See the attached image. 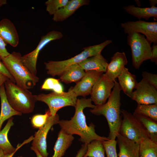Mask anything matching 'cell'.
<instances>
[{"label": "cell", "instance_id": "obj_1", "mask_svg": "<svg viewBox=\"0 0 157 157\" xmlns=\"http://www.w3.org/2000/svg\"><path fill=\"white\" fill-rule=\"evenodd\" d=\"M92 101L90 98L77 99L73 116L69 120H59L58 123L61 129L69 134L78 135L80 141L87 145L95 140L102 141L109 140L108 137L101 136L96 133L95 126L93 123H91L89 126L86 124L83 111L86 108L94 107L95 105L92 104Z\"/></svg>", "mask_w": 157, "mask_h": 157}, {"label": "cell", "instance_id": "obj_2", "mask_svg": "<svg viewBox=\"0 0 157 157\" xmlns=\"http://www.w3.org/2000/svg\"><path fill=\"white\" fill-rule=\"evenodd\" d=\"M113 89L107 102L105 104L95 105L90 112L97 115H103L106 118L109 129V139L115 140L119 133L122 121L120 110L121 106L120 91L121 90L118 83L116 81Z\"/></svg>", "mask_w": 157, "mask_h": 157}, {"label": "cell", "instance_id": "obj_3", "mask_svg": "<svg viewBox=\"0 0 157 157\" xmlns=\"http://www.w3.org/2000/svg\"><path fill=\"white\" fill-rule=\"evenodd\" d=\"M21 54L14 51L2 58L1 60L14 78L19 86L26 89L33 88L39 81V78L32 73L23 64Z\"/></svg>", "mask_w": 157, "mask_h": 157}, {"label": "cell", "instance_id": "obj_4", "mask_svg": "<svg viewBox=\"0 0 157 157\" xmlns=\"http://www.w3.org/2000/svg\"><path fill=\"white\" fill-rule=\"evenodd\" d=\"M4 84L7 100L14 110L22 114L33 112L37 101V95L33 94L28 90L19 86L9 79Z\"/></svg>", "mask_w": 157, "mask_h": 157}, {"label": "cell", "instance_id": "obj_5", "mask_svg": "<svg viewBox=\"0 0 157 157\" xmlns=\"http://www.w3.org/2000/svg\"><path fill=\"white\" fill-rule=\"evenodd\" d=\"M111 40H106L97 45L84 48L79 54L69 59L62 61H49L44 63L47 74L54 77L60 76L68 67L74 64H78L86 59L101 53L107 45L112 43Z\"/></svg>", "mask_w": 157, "mask_h": 157}, {"label": "cell", "instance_id": "obj_6", "mask_svg": "<svg viewBox=\"0 0 157 157\" xmlns=\"http://www.w3.org/2000/svg\"><path fill=\"white\" fill-rule=\"evenodd\" d=\"M128 34L127 42L131 50L132 65L138 69L144 61L151 59V44L143 34L137 32Z\"/></svg>", "mask_w": 157, "mask_h": 157}, {"label": "cell", "instance_id": "obj_7", "mask_svg": "<svg viewBox=\"0 0 157 157\" xmlns=\"http://www.w3.org/2000/svg\"><path fill=\"white\" fill-rule=\"evenodd\" d=\"M121 112L123 119L119 134L139 144L144 139L149 138L145 128L133 114L123 109Z\"/></svg>", "mask_w": 157, "mask_h": 157}, {"label": "cell", "instance_id": "obj_8", "mask_svg": "<svg viewBox=\"0 0 157 157\" xmlns=\"http://www.w3.org/2000/svg\"><path fill=\"white\" fill-rule=\"evenodd\" d=\"M77 96L69 89L67 92L58 93L53 92L48 94L41 93L37 95V101L45 103L48 106L51 116H54L62 108L75 106Z\"/></svg>", "mask_w": 157, "mask_h": 157}, {"label": "cell", "instance_id": "obj_9", "mask_svg": "<svg viewBox=\"0 0 157 157\" xmlns=\"http://www.w3.org/2000/svg\"><path fill=\"white\" fill-rule=\"evenodd\" d=\"M63 33L55 30L49 32L45 35L42 36L36 48L32 51L21 57L23 64L33 74L36 75V65L40 51L51 41L60 39L63 37Z\"/></svg>", "mask_w": 157, "mask_h": 157}, {"label": "cell", "instance_id": "obj_10", "mask_svg": "<svg viewBox=\"0 0 157 157\" xmlns=\"http://www.w3.org/2000/svg\"><path fill=\"white\" fill-rule=\"evenodd\" d=\"M121 26L125 33L137 32L142 34L150 43L157 44V22L139 20L121 23Z\"/></svg>", "mask_w": 157, "mask_h": 157}, {"label": "cell", "instance_id": "obj_11", "mask_svg": "<svg viewBox=\"0 0 157 157\" xmlns=\"http://www.w3.org/2000/svg\"><path fill=\"white\" fill-rule=\"evenodd\" d=\"M115 84L106 75L103 74L93 86L90 93V99L96 105L103 104L110 95Z\"/></svg>", "mask_w": 157, "mask_h": 157}, {"label": "cell", "instance_id": "obj_12", "mask_svg": "<svg viewBox=\"0 0 157 157\" xmlns=\"http://www.w3.org/2000/svg\"><path fill=\"white\" fill-rule=\"evenodd\" d=\"M59 121V116L58 114L54 116H50L45 124L34 134L32 146L35 147L43 157H47L49 154L47 151L46 141L47 134L52 126L58 124Z\"/></svg>", "mask_w": 157, "mask_h": 157}, {"label": "cell", "instance_id": "obj_13", "mask_svg": "<svg viewBox=\"0 0 157 157\" xmlns=\"http://www.w3.org/2000/svg\"><path fill=\"white\" fill-rule=\"evenodd\" d=\"M131 98L138 104H157V89L143 79L138 83Z\"/></svg>", "mask_w": 157, "mask_h": 157}, {"label": "cell", "instance_id": "obj_14", "mask_svg": "<svg viewBox=\"0 0 157 157\" xmlns=\"http://www.w3.org/2000/svg\"><path fill=\"white\" fill-rule=\"evenodd\" d=\"M103 72L91 70L85 72L81 79L70 88L77 96L85 97L90 94L92 88Z\"/></svg>", "mask_w": 157, "mask_h": 157}, {"label": "cell", "instance_id": "obj_15", "mask_svg": "<svg viewBox=\"0 0 157 157\" xmlns=\"http://www.w3.org/2000/svg\"><path fill=\"white\" fill-rule=\"evenodd\" d=\"M127 63L125 52H116L111 58L110 63L108 64L105 74L109 79L114 82Z\"/></svg>", "mask_w": 157, "mask_h": 157}, {"label": "cell", "instance_id": "obj_16", "mask_svg": "<svg viewBox=\"0 0 157 157\" xmlns=\"http://www.w3.org/2000/svg\"><path fill=\"white\" fill-rule=\"evenodd\" d=\"M0 38L6 44L13 47H16L19 43V36L13 22L6 18L0 21Z\"/></svg>", "mask_w": 157, "mask_h": 157}, {"label": "cell", "instance_id": "obj_17", "mask_svg": "<svg viewBox=\"0 0 157 157\" xmlns=\"http://www.w3.org/2000/svg\"><path fill=\"white\" fill-rule=\"evenodd\" d=\"M116 138L119 148L118 157H140L139 144L129 140L119 133Z\"/></svg>", "mask_w": 157, "mask_h": 157}, {"label": "cell", "instance_id": "obj_18", "mask_svg": "<svg viewBox=\"0 0 157 157\" xmlns=\"http://www.w3.org/2000/svg\"><path fill=\"white\" fill-rule=\"evenodd\" d=\"M89 0H70L66 4L57 10L53 15V20L63 21L73 15L80 7L89 4Z\"/></svg>", "mask_w": 157, "mask_h": 157}, {"label": "cell", "instance_id": "obj_19", "mask_svg": "<svg viewBox=\"0 0 157 157\" xmlns=\"http://www.w3.org/2000/svg\"><path fill=\"white\" fill-rule=\"evenodd\" d=\"M108 64L107 60L100 53L86 59L78 64L85 72L94 70L104 73L106 72Z\"/></svg>", "mask_w": 157, "mask_h": 157}, {"label": "cell", "instance_id": "obj_20", "mask_svg": "<svg viewBox=\"0 0 157 157\" xmlns=\"http://www.w3.org/2000/svg\"><path fill=\"white\" fill-rule=\"evenodd\" d=\"M117 78L121 90L131 98L133 90L135 89L138 83L135 76L131 73L129 69L125 67Z\"/></svg>", "mask_w": 157, "mask_h": 157}, {"label": "cell", "instance_id": "obj_21", "mask_svg": "<svg viewBox=\"0 0 157 157\" xmlns=\"http://www.w3.org/2000/svg\"><path fill=\"white\" fill-rule=\"evenodd\" d=\"M1 111L0 114V131L5 121L15 115L21 116L22 114L14 110L8 102L6 96L4 84L0 87Z\"/></svg>", "mask_w": 157, "mask_h": 157}, {"label": "cell", "instance_id": "obj_22", "mask_svg": "<svg viewBox=\"0 0 157 157\" xmlns=\"http://www.w3.org/2000/svg\"><path fill=\"white\" fill-rule=\"evenodd\" d=\"M74 139L73 135L61 129L54 147V153L52 157H62L71 146Z\"/></svg>", "mask_w": 157, "mask_h": 157}, {"label": "cell", "instance_id": "obj_23", "mask_svg": "<svg viewBox=\"0 0 157 157\" xmlns=\"http://www.w3.org/2000/svg\"><path fill=\"white\" fill-rule=\"evenodd\" d=\"M123 8L127 13L137 18L139 20L142 18L147 20L152 17L157 18V7L156 6L140 8L131 5L124 6Z\"/></svg>", "mask_w": 157, "mask_h": 157}, {"label": "cell", "instance_id": "obj_24", "mask_svg": "<svg viewBox=\"0 0 157 157\" xmlns=\"http://www.w3.org/2000/svg\"><path fill=\"white\" fill-rule=\"evenodd\" d=\"M85 72L78 64H72L67 67L60 76V79L66 84L80 81Z\"/></svg>", "mask_w": 157, "mask_h": 157}, {"label": "cell", "instance_id": "obj_25", "mask_svg": "<svg viewBox=\"0 0 157 157\" xmlns=\"http://www.w3.org/2000/svg\"><path fill=\"white\" fill-rule=\"evenodd\" d=\"M13 119L12 117L9 119L3 128L0 131V148L5 154H11L16 150V148L12 145L8 138L9 131L14 125Z\"/></svg>", "mask_w": 157, "mask_h": 157}, {"label": "cell", "instance_id": "obj_26", "mask_svg": "<svg viewBox=\"0 0 157 157\" xmlns=\"http://www.w3.org/2000/svg\"><path fill=\"white\" fill-rule=\"evenodd\" d=\"M133 114L145 128L149 134V138L157 142V122L134 113Z\"/></svg>", "mask_w": 157, "mask_h": 157}, {"label": "cell", "instance_id": "obj_27", "mask_svg": "<svg viewBox=\"0 0 157 157\" xmlns=\"http://www.w3.org/2000/svg\"><path fill=\"white\" fill-rule=\"evenodd\" d=\"M140 157H157V142L147 138L140 144Z\"/></svg>", "mask_w": 157, "mask_h": 157}, {"label": "cell", "instance_id": "obj_28", "mask_svg": "<svg viewBox=\"0 0 157 157\" xmlns=\"http://www.w3.org/2000/svg\"><path fill=\"white\" fill-rule=\"evenodd\" d=\"M105 152L101 141L95 140L87 145V151L83 157H105Z\"/></svg>", "mask_w": 157, "mask_h": 157}, {"label": "cell", "instance_id": "obj_29", "mask_svg": "<svg viewBox=\"0 0 157 157\" xmlns=\"http://www.w3.org/2000/svg\"><path fill=\"white\" fill-rule=\"evenodd\" d=\"M134 113L149 117L157 122V104H138Z\"/></svg>", "mask_w": 157, "mask_h": 157}, {"label": "cell", "instance_id": "obj_30", "mask_svg": "<svg viewBox=\"0 0 157 157\" xmlns=\"http://www.w3.org/2000/svg\"><path fill=\"white\" fill-rule=\"evenodd\" d=\"M59 81L54 78H48L44 81L41 88L42 90H51L54 92L62 93L63 92V87Z\"/></svg>", "mask_w": 157, "mask_h": 157}, {"label": "cell", "instance_id": "obj_31", "mask_svg": "<svg viewBox=\"0 0 157 157\" xmlns=\"http://www.w3.org/2000/svg\"><path fill=\"white\" fill-rule=\"evenodd\" d=\"M69 0H48L45 2L46 11L53 15L58 10L65 6Z\"/></svg>", "mask_w": 157, "mask_h": 157}, {"label": "cell", "instance_id": "obj_32", "mask_svg": "<svg viewBox=\"0 0 157 157\" xmlns=\"http://www.w3.org/2000/svg\"><path fill=\"white\" fill-rule=\"evenodd\" d=\"M106 157H118L116 150L117 141L109 139L101 141Z\"/></svg>", "mask_w": 157, "mask_h": 157}, {"label": "cell", "instance_id": "obj_33", "mask_svg": "<svg viewBox=\"0 0 157 157\" xmlns=\"http://www.w3.org/2000/svg\"><path fill=\"white\" fill-rule=\"evenodd\" d=\"M51 115L48 109L44 114H36L33 115L31 120L32 126L35 128H40L46 122L47 118Z\"/></svg>", "mask_w": 157, "mask_h": 157}, {"label": "cell", "instance_id": "obj_34", "mask_svg": "<svg viewBox=\"0 0 157 157\" xmlns=\"http://www.w3.org/2000/svg\"><path fill=\"white\" fill-rule=\"evenodd\" d=\"M142 79L157 89V74L146 71L142 72Z\"/></svg>", "mask_w": 157, "mask_h": 157}, {"label": "cell", "instance_id": "obj_35", "mask_svg": "<svg viewBox=\"0 0 157 157\" xmlns=\"http://www.w3.org/2000/svg\"><path fill=\"white\" fill-rule=\"evenodd\" d=\"M6 44L0 38V60L2 58L6 57L10 54L6 48Z\"/></svg>", "mask_w": 157, "mask_h": 157}, {"label": "cell", "instance_id": "obj_36", "mask_svg": "<svg viewBox=\"0 0 157 157\" xmlns=\"http://www.w3.org/2000/svg\"><path fill=\"white\" fill-rule=\"evenodd\" d=\"M0 73L6 76L13 83H15L14 78L1 60H0Z\"/></svg>", "mask_w": 157, "mask_h": 157}, {"label": "cell", "instance_id": "obj_37", "mask_svg": "<svg viewBox=\"0 0 157 157\" xmlns=\"http://www.w3.org/2000/svg\"><path fill=\"white\" fill-rule=\"evenodd\" d=\"M33 139V135L30 137L28 139L25 140L22 143L18 144L16 148V150L13 153L10 154H6L4 157H13L14 154H15L16 152L21 147L24 145L30 142L31 141H32Z\"/></svg>", "mask_w": 157, "mask_h": 157}, {"label": "cell", "instance_id": "obj_38", "mask_svg": "<svg viewBox=\"0 0 157 157\" xmlns=\"http://www.w3.org/2000/svg\"><path fill=\"white\" fill-rule=\"evenodd\" d=\"M152 56L150 60L157 64V44L154 43L151 47Z\"/></svg>", "mask_w": 157, "mask_h": 157}, {"label": "cell", "instance_id": "obj_39", "mask_svg": "<svg viewBox=\"0 0 157 157\" xmlns=\"http://www.w3.org/2000/svg\"><path fill=\"white\" fill-rule=\"evenodd\" d=\"M87 149V144H83L78 151L76 157H83L85 154Z\"/></svg>", "mask_w": 157, "mask_h": 157}, {"label": "cell", "instance_id": "obj_40", "mask_svg": "<svg viewBox=\"0 0 157 157\" xmlns=\"http://www.w3.org/2000/svg\"><path fill=\"white\" fill-rule=\"evenodd\" d=\"M8 79H9L6 76L0 73V87Z\"/></svg>", "mask_w": 157, "mask_h": 157}, {"label": "cell", "instance_id": "obj_41", "mask_svg": "<svg viewBox=\"0 0 157 157\" xmlns=\"http://www.w3.org/2000/svg\"><path fill=\"white\" fill-rule=\"evenodd\" d=\"M31 149L34 152L36 155L37 157H43L40 154L39 151L35 147L32 146L31 147Z\"/></svg>", "mask_w": 157, "mask_h": 157}, {"label": "cell", "instance_id": "obj_42", "mask_svg": "<svg viewBox=\"0 0 157 157\" xmlns=\"http://www.w3.org/2000/svg\"><path fill=\"white\" fill-rule=\"evenodd\" d=\"M149 1L150 5L151 6H155V5L157 3V1L156 0H149Z\"/></svg>", "mask_w": 157, "mask_h": 157}, {"label": "cell", "instance_id": "obj_43", "mask_svg": "<svg viewBox=\"0 0 157 157\" xmlns=\"http://www.w3.org/2000/svg\"><path fill=\"white\" fill-rule=\"evenodd\" d=\"M7 4L6 0H0V8L3 5Z\"/></svg>", "mask_w": 157, "mask_h": 157}, {"label": "cell", "instance_id": "obj_44", "mask_svg": "<svg viewBox=\"0 0 157 157\" xmlns=\"http://www.w3.org/2000/svg\"><path fill=\"white\" fill-rule=\"evenodd\" d=\"M5 154L3 151L0 148V157H4Z\"/></svg>", "mask_w": 157, "mask_h": 157}, {"label": "cell", "instance_id": "obj_45", "mask_svg": "<svg viewBox=\"0 0 157 157\" xmlns=\"http://www.w3.org/2000/svg\"><path fill=\"white\" fill-rule=\"evenodd\" d=\"M20 157V156H19V157Z\"/></svg>", "mask_w": 157, "mask_h": 157}]
</instances>
